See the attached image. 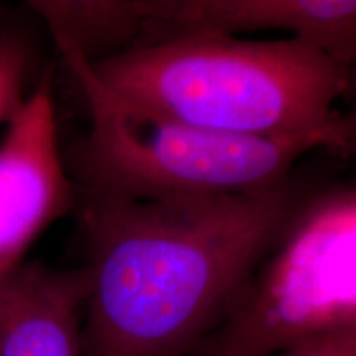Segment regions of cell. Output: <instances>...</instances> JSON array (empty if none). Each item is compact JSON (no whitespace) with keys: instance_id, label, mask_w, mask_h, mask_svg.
I'll list each match as a JSON object with an SVG mask.
<instances>
[{"instance_id":"cell-1","label":"cell","mask_w":356,"mask_h":356,"mask_svg":"<svg viewBox=\"0 0 356 356\" xmlns=\"http://www.w3.org/2000/svg\"><path fill=\"white\" fill-rule=\"evenodd\" d=\"M293 181L195 200L78 197L81 356H188L225 327L300 203Z\"/></svg>"},{"instance_id":"cell-2","label":"cell","mask_w":356,"mask_h":356,"mask_svg":"<svg viewBox=\"0 0 356 356\" xmlns=\"http://www.w3.org/2000/svg\"><path fill=\"white\" fill-rule=\"evenodd\" d=\"M89 66L134 108L252 137L343 126L348 115L335 104L353 83L348 70L296 38L190 35L137 44Z\"/></svg>"},{"instance_id":"cell-3","label":"cell","mask_w":356,"mask_h":356,"mask_svg":"<svg viewBox=\"0 0 356 356\" xmlns=\"http://www.w3.org/2000/svg\"><path fill=\"white\" fill-rule=\"evenodd\" d=\"M89 124L63 154L78 197L195 200L259 193L292 181L318 149L353 150L356 113L330 131L287 137L215 132L134 108L114 96L81 56L63 51Z\"/></svg>"},{"instance_id":"cell-4","label":"cell","mask_w":356,"mask_h":356,"mask_svg":"<svg viewBox=\"0 0 356 356\" xmlns=\"http://www.w3.org/2000/svg\"><path fill=\"white\" fill-rule=\"evenodd\" d=\"M356 318V190L300 200L238 309L198 351L266 356Z\"/></svg>"},{"instance_id":"cell-5","label":"cell","mask_w":356,"mask_h":356,"mask_svg":"<svg viewBox=\"0 0 356 356\" xmlns=\"http://www.w3.org/2000/svg\"><path fill=\"white\" fill-rule=\"evenodd\" d=\"M51 73L44 71L0 142V280L24 264L35 239L78 203L58 140Z\"/></svg>"},{"instance_id":"cell-6","label":"cell","mask_w":356,"mask_h":356,"mask_svg":"<svg viewBox=\"0 0 356 356\" xmlns=\"http://www.w3.org/2000/svg\"><path fill=\"white\" fill-rule=\"evenodd\" d=\"M145 12L139 44L277 30L356 74V0H145Z\"/></svg>"},{"instance_id":"cell-7","label":"cell","mask_w":356,"mask_h":356,"mask_svg":"<svg viewBox=\"0 0 356 356\" xmlns=\"http://www.w3.org/2000/svg\"><path fill=\"white\" fill-rule=\"evenodd\" d=\"M91 274L25 261L0 280V356H81Z\"/></svg>"},{"instance_id":"cell-8","label":"cell","mask_w":356,"mask_h":356,"mask_svg":"<svg viewBox=\"0 0 356 356\" xmlns=\"http://www.w3.org/2000/svg\"><path fill=\"white\" fill-rule=\"evenodd\" d=\"M26 7L48 26L58 51L91 65L139 44L147 24L145 0H42Z\"/></svg>"},{"instance_id":"cell-9","label":"cell","mask_w":356,"mask_h":356,"mask_svg":"<svg viewBox=\"0 0 356 356\" xmlns=\"http://www.w3.org/2000/svg\"><path fill=\"white\" fill-rule=\"evenodd\" d=\"M47 70L32 30L13 24L0 26V126L19 118Z\"/></svg>"},{"instance_id":"cell-10","label":"cell","mask_w":356,"mask_h":356,"mask_svg":"<svg viewBox=\"0 0 356 356\" xmlns=\"http://www.w3.org/2000/svg\"><path fill=\"white\" fill-rule=\"evenodd\" d=\"M266 356H356V318L310 333Z\"/></svg>"},{"instance_id":"cell-11","label":"cell","mask_w":356,"mask_h":356,"mask_svg":"<svg viewBox=\"0 0 356 356\" xmlns=\"http://www.w3.org/2000/svg\"><path fill=\"white\" fill-rule=\"evenodd\" d=\"M351 86H356V74H353V83H351Z\"/></svg>"}]
</instances>
